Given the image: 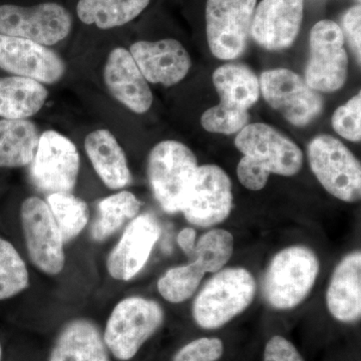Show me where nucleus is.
I'll return each mask as SVG.
<instances>
[{"label":"nucleus","instance_id":"nucleus-1","mask_svg":"<svg viewBox=\"0 0 361 361\" xmlns=\"http://www.w3.org/2000/svg\"><path fill=\"white\" fill-rule=\"evenodd\" d=\"M235 146L243 155L237 176L250 191L262 190L271 174L292 177L302 168L300 148L267 123H248L235 137Z\"/></svg>","mask_w":361,"mask_h":361},{"label":"nucleus","instance_id":"nucleus-2","mask_svg":"<svg viewBox=\"0 0 361 361\" xmlns=\"http://www.w3.org/2000/svg\"><path fill=\"white\" fill-rule=\"evenodd\" d=\"M198 169L197 157L183 142L168 140L151 149L147 169L149 186L165 212H182L191 194Z\"/></svg>","mask_w":361,"mask_h":361},{"label":"nucleus","instance_id":"nucleus-3","mask_svg":"<svg viewBox=\"0 0 361 361\" xmlns=\"http://www.w3.org/2000/svg\"><path fill=\"white\" fill-rule=\"evenodd\" d=\"M256 289L255 278L246 268L218 271L195 299V322L204 329L224 326L251 305Z\"/></svg>","mask_w":361,"mask_h":361},{"label":"nucleus","instance_id":"nucleus-4","mask_svg":"<svg viewBox=\"0 0 361 361\" xmlns=\"http://www.w3.org/2000/svg\"><path fill=\"white\" fill-rule=\"evenodd\" d=\"M319 270V259L310 247L294 245L278 252L265 276L268 303L278 310L300 305L314 287Z\"/></svg>","mask_w":361,"mask_h":361},{"label":"nucleus","instance_id":"nucleus-5","mask_svg":"<svg viewBox=\"0 0 361 361\" xmlns=\"http://www.w3.org/2000/svg\"><path fill=\"white\" fill-rule=\"evenodd\" d=\"M164 319L165 313L156 301L140 296L128 297L111 311L104 329V343L116 360H132L158 331Z\"/></svg>","mask_w":361,"mask_h":361},{"label":"nucleus","instance_id":"nucleus-6","mask_svg":"<svg viewBox=\"0 0 361 361\" xmlns=\"http://www.w3.org/2000/svg\"><path fill=\"white\" fill-rule=\"evenodd\" d=\"M307 154L313 174L330 195L345 203L360 200V161L345 145L320 135L308 145Z\"/></svg>","mask_w":361,"mask_h":361},{"label":"nucleus","instance_id":"nucleus-7","mask_svg":"<svg viewBox=\"0 0 361 361\" xmlns=\"http://www.w3.org/2000/svg\"><path fill=\"white\" fill-rule=\"evenodd\" d=\"M260 94L273 110L296 127H305L322 114L324 99L304 78L287 68L266 71L259 78Z\"/></svg>","mask_w":361,"mask_h":361},{"label":"nucleus","instance_id":"nucleus-8","mask_svg":"<svg viewBox=\"0 0 361 361\" xmlns=\"http://www.w3.org/2000/svg\"><path fill=\"white\" fill-rule=\"evenodd\" d=\"M257 0H207L206 33L216 58L233 61L246 51Z\"/></svg>","mask_w":361,"mask_h":361},{"label":"nucleus","instance_id":"nucleus-9","mask_svg":"<svg viewBox=\"0 0 361 361\" xmlns=\"http://www.w3.org/2000/svg\"><path fill=\"white\" fill-rule=\"evenodd\" d=\"M343 32L334 21H318L310 32V56L305 70V82L318 92H334L345 84L348 56L344 47Z\"/></svg>","mask_w":361,"mask_h":361},{"label":"nucleus","instance_id":"nucleus-10","mask_svg":"<svg viewBox=\"0 0 361 361\" xmlns=\"http://www.w3.org/2000/svg\"><path fill=\"white\" fill-rule=\"evenodd\" d=\"M80 172L77 146L56 130L40 135L39 146L30 163L33 185L47 194L71 193Z\"/></svg>","mask_w":361,"mask_h":361},{"label":"nucleus","instance_id":"nucleus-11","mask_svg":"<svg viewBox=\"0 0 361 361\" xmlns=\"http://www.w3.org/2000/svg\"><path fill=\"white\" fill-rule=\"evenodd\" d=\"M71 26L70 11L56 2L32 6H0V35L51 47L68 37Z\"/></svg>","mask_w":361,"mask_h":361},{"label":"nucleus","instance_id":"nucleus-12","mask_svg":"<svg viewBox=\"0 0 361 361\" xmlns=\"http://www.w3.org/2000/svg\"><path fill=\"white\" fill-rule=\"evenodd\" d=\"M20 217L32 264L47 275L61 273L66 263L65 242L47 202L35 196L25 199Z\"/></svg>","mask_w":361,"mask_h":361},{"label":"nucleus","instance_id":"nucleus-13","mask_svg":"<svg viewBox=\"0 0 361 361\" xmlns=\"http://www.w3.org/2000/svg\"><path fill=\"white\" fill-rule=\"evenodd\" d=\"M233 209L232 182L217 165L199 166L193 188L182 212L188 222L202 228L224 222Z\"/></svg>","mask_w":361,"mask_h":361},{"label":"nucleus","instance_id":"nucleus-14","mask_svg":"<svg viewBox=\"0 0 361 361\" xmlns=\"http://www.w3.org/2000/svg\"><path fill=\"white\" fill-rule=\"evenodd\" d=\"M0 68L16 77L54 85L65 75L66 66L56 52L44 45L0 35Z\"/></svg>","mask_w":361,"mask_h":361},{"label":"nucleus","instance_id":"nucleus-15","mask_svg":"<svg viewBox=\"0 0 361 361\" xmlns=\"http://www.w3.org/2000/svg\"><path fill=\"white\" fill-rule=\"evenodd\" d=\"M160 236V224L153 215L147 213L137 216L130 221L109 255V274L120 281H129L134 278L148 262Z\"/></svg>","mask_w":361,"mask_h":361},{"label":"nucleus","instance_id":"nucleus-16","mask_svg":"<svg viewBox=\"0 0 361 361\" xmlns=\"http://www.w3.org/2000/svg\"><path fill=\"white\" fill-rule=\"evenodd\" d=\"M304 0H261L254 11L251 37L268 51L295 42L303 20Z\"/></svg>","mask_w":361,"mask_h":361},{"label":"nucleus","instance_id":"nucleus-17","mask_svg":"<svg viewBox=\"0 0 361 361\" xmlns=\"http://www.w3.org/2000/svg\"><path fill=\"white\" fill-rule=\"evenodd\" d=\"M129 51L149 84L165 87L179 84L192 66L189 52L174 39L141 40L130 45Z\"/></svg>","mask_w":361,"mask_h":361},{"label":"nucleus","instance_id":"nucleus-18","mask_svg":"<svg viewBox=\"0 0 361 361\" xmlns=\"http://www.w3.org/2000/svg\"><path fill=\"white\" fill-rule=\"evenodd\" d=\"M104 82L114 99L135 114H145L153 104V92L132 54L116 47L104 68Z\"/></svg>","mask_w":361,"mask_h":361},{"label":"nucleus","instance_id":"nucleus-19","mask_svg":"<svg viewBox=\"0 0 361 361\" xmlns=\"http://www.w3.org/2000/svg\"><path fill=\"white\" fill-rule=\"evenodd\" d=\"M326 305L338 322L353 323L360 319V250L348 254L336 266L327 288Z\"/></svg>","mask_w":361,"mask_h":361},{"label":"nucleus","instance_id":"nucleus-20","mask_svg":"<svg viewBox=\"0 0 361 361\" xmlns=\"http://www.w3.org/2000/svg\"><path fill=\"white\" fill-rule=\"evenodd\" d=\"M104 336L94 322L78 318L59 332L49 361H110Z\"/></svg>","mask_w":361,"mask_h":361},{"label":"nucleus","instance_id":"nucleus-21","mask_svg":"<svg viewBox=\"0 0 361 361\" xmlns=\"http://www.w3.org/2000/svg\"><path fill=\"white\" fill-rule=\"evenodd\" d=\"M85 149L92 167L111 190H118L132 180L127 157L115 135L110 130L99 129L87 135Z\"/></svg>","mask_w":361,"mask_h":361},{"label":"nucleus","instance_id":"nucleus-22","mask_svg":"<svg viewBox=\"0 0 361 361\" xmlns=\"http://www.w3.org/2000/svg\"><path fill=\"white\" fill-rule=\"evenodd\" d=\"M212 78L223 106L249 111L260 97L259 78L247 66L226 63L214 71Z\"/></svg>","mask_w":361,"mask_h":361},{"label":"nucleus","instance_id":"nucleus-23","mask_svg":"<svg viewBox=\"0 0 361 361\" xmlns=\"http://www.w3.org/2000/svg\"><path fill=\"white\" fill-rule=\"evenodd\" d=\"M49 97L44 85L30 78H0V116L23 120L37 115Z\"/></svg>","mask_w":361,"mask_h":361},{"label":"nucleus","instance_id":"nucleus-24","mask_svg":"<svg viewBox=\"0 0 361 361\" xmlns=\"http://www.w3.org/2000/svg\"><path fill=\"white\" fill-rule=\"evenodd\" d=\"M37 123L23 120H0V167L30 165L39 142Z\"/></svg>","mask_w":361,"mask_h":361},{"label":"nucleus","instance_id":"nucleus-25","mask_svg":"<svg viewBox=\"0 0 361 361\" xmlns=\"http://www.w3.org/2000/svg\"><path fill=\"white\" fill-rule=\"evenodd\" d=\"M234 243V237L227 230L205 233L195 246L193 262L183 265L185 272L199 286L206 273H217L229 262Z\"/></svg>","mask_w":361,"mask_h":361},{"label":"nucleus","instance_id":"nucleus-26","mask_svg":"<svg viewBox=\"0 0 361 361\" xmlns=\"http://www.w3.org/2000/svg\"><path fill=\"white\" fill-rule=\"evenodd\" d=\"M151 0H78L77 14L87 25L111 30L134 20Z\"/></svg>","mask_w":361,"mask_h":361},{"label":"nucleus","instance_id":"nucleus-27","mask_svg":"<svg viewBox=\"0 0 361 361\" xmlns=\"http://www.w3.org/2000/svg\"><path fill=\"white\" fill-rule=\"evenodd\" d=\"M141 202L129 191L118 192L99 202V217L92 227V237L102 242L115 234L128 221L137 217Z\"/></svg>","mask_w":361,"mask_h":361},{"label":"nucleus","instance_id":"nucleus-28","mask_svg":"<svg viewBox=\"0 0 361 361\" xmlns=\"http://www.w3.org/2000/svg\"><path fill=\"white\" fill-rule=\"evenodd\" d=\"M59 226L63 242L68 243L78 237L89 223L87 203L71 193H54L45 201Z\"/></svg>","mask_w":361,"mask_h":361},{"label":"nucleus","instance_id":"nucleus-29","mask_svg":"<svg viewBox=\"0 0 361 361\" xmlns=\"http://www.w3.org/2000/svg\"><path fill=\"white\" fill-rule=\"evenodd\" d=\"M30 286L25 261L11 242L0 238V300L11 298Z\"/></svg>","mask_w":361,"mask_h":361},{"label":"nucleus","instance_id":"nucleus-30","mask_svg":"<svg viewBox=\"0 0 361 361\" xmlns=\"http://www.w3.org/2000/svg\"><path fill=\"white\" fill-rule=\"evenodd\" d=\"M250 123L248 111L237 110L218 104L204 111L201 125L207 132L214 134L237 135Z\"/></svg>","mask_w":361,"mask_h":361},{"label":"nucleus","instance_id":"nucleus-31","mask_svg":"<svg viewBox=\"0 0 361 361\" xmlns=\"http://www.w3.org/2000/svg\"><path fill=\"white\" fill-rule=\"evenodd\" d=\"M332 128L343 139L353 142L361 140V94L355 97L339 106L332 116Z\"/></svg>","mask_w":361,"mask_h":361},{"label":"nucleus","instance_id":"nucleus-32","mask_svg":"<svg viewBox=\"0 0 361 361\" xmlns=\"http://www.w3.org/2000/svg\"><path fill=\"white\" fill-rule=\"evenodd\" d=\"M224 345L216 337H202L186 344L172 361H217L222 357Z\"/></svg>","mask_w":361,"mask_h":361},{"label":"nucleus","instance_id":"nucleus-33","mask_svg":"<svg viewBox=\"0 0 361 361\" xmlns=\"http://www.w3.org/2000/svg\"><path fill=\"white\" fill-rule=\"evenodd\" d=\"M264 361H304L293 343L283 336H275L266 343Z\"/></svg>","mask_w":361,"mask_h":361},{"label":"nucleus","instance_id":"nucleus-34","mask_svg":"<svg viewBox=\"0 0 361 361\" xmlns=\"http://www.w3.org/2000/svg\"><path fill=\"white\" fill-rule=\"evenodd\" d=\"M344 39H348L356 59L361 61V6L349 8L343 16Z\"/></svg>","mask_w":361,"mask_h":361},{"label":"nucleus","instance_id":"nucleus-35","mask_svg":"<svg viewBox=\"0 0 361 361\" xmlns=\"http://www.w3.org/2000/svg\"><path fill=\"white\" fill-rule=\"evenodd\" d=\"M196 231L191 227L185 228L178 235V244L187 255H192L194 253L195 246H196Z\"/></svg>","mask_w":361,"mask_h":361},{"label":"nucleus","instance_id":"nucleus-36","mask_svg":"<svg viewBox=\"0 0 361 361\" xmlns=\"http://www.w3.org/2000/svg\"><path fill=\"white\" fill-rule=\"evenodd\" d=\"M2 357V348H1V344H0V361H1Z\"/></svg>","mask_w":361,"mask_h":361},{"label":"nucleus","instance_id":"nucleus-37","mask_svg":"<svg viewBox=\"0 0 361 361\" xmlns=\"http://www.w3.org/2000/svg\"><path fill=\"white\" fill-rule=\"evenodd\" d=\"M358 1H360V0H358Z\"/></svg>","mask_w":361,"mask_h":361}]
</instances>
